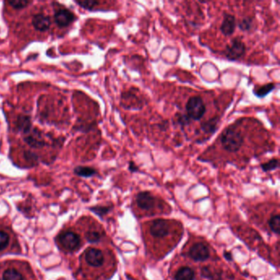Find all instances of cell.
<instances>
[{"label": "cell", "mask_w": 280, "mask_h": 280, "mask_svg": "<svg viewBox=\"0 0 280 280\" xmlns=\"http://www.w3.org/2000/svg\"><path fill=\"white\" fill-rule=\"evenodd\" d=\"M221 146L229 153H237L244 143V136L237 128V125L232 124L226 127L220 137Z\"/></svg>", "instance_id": "6da1fadb"}, {"label": "cell", "mask_w": 280, "mask_h": 280, "mask_svg": "<svg viewBox=\"0 0 280 280\" xmlns=\"http://www.w3.org/2000/svg\"><path fill=\"white\" fill-rule=\"evenodd\" d=\"M206 106L201 96L190 97L186 105V113L193 121H200L206 114Z\"/></svg>", "instance_id": "7a4b0ae2"}, {"label": "cell", "mask_w": 280, "mask_h": 280, "mask_svg": "<svg viewBox=\"0 0 280 280\" xmlns=\"http://www.w3.org/2000/svg\"><path fill=\"white\" fill-rule=\"evenodd\" d=\"M45 137L46 134L41 129H39L38 127H33L28 133L22 136V141L30 148L32 150H41L51 145L46 141Z\"/></svg>", "instance_id": "3957f363"}, {"label": "cell", "mask_w": 280, "mask_h": 280, "mask_svg": "<svg viewBox=\"0 0 280 280\" xmlns=\"http://www.w3.org/2000/svg\"><path fill=\"white\" fill-rule=\"evenodd\" d=\"M57 242L65 251L68 252H76L81 247L79 235L71 230L61 232L57 237Z\"/></svg>", "instance_id": "277c9868"}, {"label": "cell", "mask_w": 280, "mask_h": 280, "mask_svg": "<svg viewBox=\"0 0 280 280\" xmlns=\"http://www.w3.org/2000/svg\"><path fill=\"white\" fill-rule=\"evenodd\" d=\"M53 17L54 22L56 23V26L60 29L67 28V27H70L77 20V16L74 12L64 7H56L55 11H54Z\"/></svg>", "instance_id": "5b68a950"}, {"label": "cell", "mask_w": 280, "mask_h": 280, "mask_svg": "<svg viewBox=\"0 0 280 280\" xmlns=\"http://www.w3.org/2000/svg\"><path fill=\"white\" fill-rule=\"evenodd\" d=\"M247 47L242 39L239 37L232 39L231 42L225 47L224 56L229 61H237L246 55Z\"/></svg>", "instance_id": "8992f818"}, {"label": "cell", "mask_w": 280, "mask_h": 280, "mask_svg": "<svg viewBox=\"0 0 280 280\" xmlns=\"http://www.w3.org/2000/svg\"><path fill=\"white\" fill-rule=\"evenodd\" d=\"M32 117L29 113H19L14 121V132L20 133L21 136L28 133L33 128Z\"/></svg>", "instance_id": "52a82bcc"}, {"label": "cell", "mask_w": 280, "mask_h": 280, "mask_svg": "<svg viewBox=\"0 0 280 280\" xmlns=\"http://www.w3.org/2000/svg\"><path fill=\"white\" fill-rule=\"evenodd\" d=\"M84 260L88 266L94 268H99L105 263V256L101 250L90 247L85 251Z\"/></svg>", "instance_id": "ba28073f"}, {"label": "cell", "mask_w": 280, "mask_h": 280, "mask_svg": "<svg viewBox=\"0 0 280 280\" xmlns=\"http://www.w3.org/2000/svg\"><path fill=\"white\" fill-rule=\"evenodd\" d=\"M169 222L163 219L153 221L150 227V233L155 238H164L169 233Z\"/></svg>", "instance_id": "9c48e42d"}, {"label": "cell", "mask_w": 280, "mask_h": 280, "mask_svg": "<svg viewBox=\"0 0 280 280\" xmlns=\"http://www.w3.org/2000/svg\"><path fill=\"white\" fill-rule=\"evenodd\" d=\"M190 258L195 261H206L211 256L209 247L203 242H196L192 245L188 252Z\"/></svg>", "instance_id": "30bf717a"}, {"label": "cell", "mask_w": 280, "mask_h": 280, "mask_svg": "<svg viewBox=\"0 0 280 280\" xmlns=\"http://www.w3.org/2000/svg\"><path fill=\"white\" fill-rule=\"evenodd\" d=\"M31 25L36 31L46 32L51 29L52 20L49 15L45 14L44 12H38L33 15L31 18Z\"/></svg>", "instance_id": "8fae6325"}, {"label": "cell", "mask_w": 280, "mask_h": 280, "mask_svg": "<svg viewBox=\"0 0 280 280\" xmlns=\"http://www.w3.org/2000/svg\"><path fill=\"white\" fill-rule=\"evenodd\" d=\"M136 202L140 209L143 211H151L156 206V198L151 192H141L136 196Z\"/></svg>", "instance_id": "7c38bea8"}, {"label": "cell", "mask_w": 280, "mask_h": 280, "mask_svg": "<svg viewBox=\"0 0 280 280\" xmlns=\"http://www.w3.org/2000/svg\"><path fill=\"white\" fill-rule=\"evenodd\" d=\"M236 27H237V22L235 16L229 13H225L224 15L223 22L221 26V33L225 36H232V34L234 33Z\"/></svg>", "instance_id": "4fadbf2b"}, {"label": "cell", "mask_w": 280, "mask_h": 280, "mask_svg": "<svg viewBox=\"0 0 280 280\" xmlns=\"http://www.w3.org/2000/svg\"><path fill=\"white\" fill-rule=\"evenodd\" d=\"M221 118L219 116L211 117L201 124V130L206 134H214L218 130Z\"/></svg>", "instance_id": "5bb4252c"}, {"label": "cell", "mask_w": 280, "mask_h": 280, "mask_svg": "<svg viewBox=\"0 0 280 280\" xmlns=\"http://www.w3.org/2000/svg\"><path fill=\"white\" fill-rule=\"evenodd\" d=\"M97 170L91 166H78L73 168V173L76 176L85 178L94 177L95 175L97 174Z\"/></svg>", "instance_id": "9a60e30c"}, {"label": "cell", "mask_w": 280, "mask_h": 280, "mask_svg": "<svg viewBox=\"0 0 280 280\" xmlns=\"http://www.w3.org/2000/svg\"><path fill=\"white\" fill-rule=\"evenodd\" d=\"M175 280H195V272L190 267H182L176 272Z\"/></svg>", "instance_id": "2e32d148"}, {"label": "cell", "mask_w": 280, "mask_h": 280, "mask_svg": "<svg viewBox=\"0 0 280 280\" xmlns=\"http://www.w3.org/2000/svg\"><path fill=\"white\" fill-rule=\"evenodd\" d=\"M74 2L82 9L89 12L97 11L96 7L101 4V2L98 0H75Z\"/></svg>", "instance_id": "e0dca14e"}, {"label": "cell", "mask_w": 280, "mask_h": 280, "mask_svg": "<svg viewBox=\"0 0 280 280\" xmlns=\"http://www.w3.org/2000/svg\"><path fill=\"white\" fill-rule=\"evenodd\" d=\"M2 280H24L22 274L17 269L7 268L3 271L2 276Z\"/></svg>", "instance_id": "ac0fdd59"}, {"label": "cell", "mask_w": 280, "mask_h": 280, "mask_svg": "<svg viewBox=\"0 0 280 280\" xmlns=\"http://www.w3.org/2000/svg\"><path fill=\"white\" fill-rule=\"evenodd\" d=\"M23 159L28 165L33 167L36 166L40 163V156L36 152L32 151H24L22 154Z\"/></svg>", "instance_id": "d6986e66"}, {"label": "cell", "mask_w": 280, "mask_h": 280, "mask_svg": "<svg viewBox=\"0 0 280 280\" xmlns=\"http://www.w3.org/2000/svg\"><path fill=\"white\" fill-rule=\"evenodd\" d=\"M276 86L275 83H269V84L264 85V86H261V87H259V88L255 90L254 94L258 98H265L267 95L271 93V91L276 89Z\"/></svg>", "instance_id": "ffe728a7"}, {"label": "cell", "mask_w": 280, "mask_h": 280, "mask_svg": "<svg viewBox=\"0 0 280 280\" xmlns=\"http://www.w3.org/2000/svg\"><path fill=\"white\" fill-rule=\"evenodd\" d=\"M33 1L31 0H12L8 1L7 4L12 7V9L20 11V10L26 9L30 7L31 4H33Z\"/></svg>", "instance_id": "44dd1931"}, {"label": "cell", "mask_w": 280, "mask_h": 280, "mask_svg": "<svg viewBox=\"0 0 280 280\" xmlns=\"http://www.w3.org/2000/svg\"><path fill=\"white\" fill-rule=\"evenodd\" d=\"M237 26L241 31L245 32L252 31L254 27V18L251 17H243L237 22Z\"/></svg>", "instance_id": "7402d4cb"}, {"label": "cell", "mask_w": 280, "mask_h": 280, "mask_svg": "<svg viewBox=\"0 0 280 280\" xmlns=\"http://www.w3.org/2000/svg\"><path fill=\"white\" fill-rule=\"evenodd\" d=\"M103 234L100 231L96 229L88 230L86 233V238L91 243H97L101 242Z\"/></svg>", "instance_id": "603a6c76"}, {"label": "cell", "mask_w": 280, "mask_h": 280, "mask_svg": "<svg viewBox=\"0 0 280 280\" xmlns=\"http://www.w3.org/2000/svg\"><path fill=\"white\" fill-rule=\"evenodd\" d=\"M175 124L179 125L182 129L185 127L189 126L192 120L187 116V113H177L175 115Z\"/></svg>", "instance_id": "cb8c5ba5"}, {"label": "cell", "mask_w": 280, "mask_h": 280, "mask_svg": "<svg viewBox=\"0 0 280 280\" xmlns=\"http://www.w3.org/2000/svg\"><path fill=\"white\" fill-rule=\"evenodd\" d=\"M279 166H280V161L278 159H271L266 163L261 164V168L264 172H271V171L277 169Z\"/></svg>", "instance_id": "d4e9b609"}, {"label": "cell", "mask_w": 280, "mask_h": 280, "mask_svg": "<svg viewBox=\"0 0 280 280\" xmlns=\"http://www.w3.org/2000/svg\"><path fill=\"white\" fill-rule=\"evenodd\" d=\"M269 226H270V228H271V231L276 233V234L279 235L280 232V215H276V216H273L270 219L269 221Z\"/></svg>", "instance_id": "484cf974"}, {"label": "cell", "mask_w": 280, "mask_h": 280, "mask_svg": "<svg viewBox=\"0 0 280 280\" xmlns=\"http://www.w3.org/2000/svg\"><path fill=\"white\" fill-rule=\"evenodd\" d=\"M10 235L8 232L3 230H0V252L7 249L10 243Z\"/></svg>", "instance_id": "4316f807"}, {"label": "cell", "mask_w": 280, "mask_h": 280, "mask_svg": "<svg viewBox=\"0 0 280 280\" xmlns=\"http://www.w3.org/2000/svg\"><path fill=\"white\" fill-rule=\"evenodd\" d=\"M111 209L112 207H110V206H95L91 208V211H93L94 213L96 214L97 216L103 217L111 211Z\"/></svg>", "instance_id": "83f0119b"}, {"label": "cell", "mask_w": 280, "mask_h": 280, "mask_svg": "<svg viewBox=\"0 0 280 280\" xmlns=\"http://www.w3.org/2000/svg\"><path fill=\"white\" fill-rule=\"evenodd\" d=\"M201 275L202 278L207 279V280H214V279H215L213 272L207 266H203L201 268Z\"/></svg>", "instance_id": "f1b7e54d"}, {"label": "cell", "mask_w": 280, "mask_h": 280, "mask_svg": "<svg viewBox=\"0 0 280 280\" xmlns=\"http://www.w3.org/2000/svg\"><path fill=\"white\" fill-rule=\"evenodd\" d=\"M128 170L131 172H138L140 171L139 167L133 161H130L128 163Z\"/></svg>", "instance_id": "f546056e"}, {"label": "cell", "mask_w": 280, "mask_h": 280, "mask_svg": "<svg viewBox=\"0 0 280 280\" xmlns=\"http://www.w3.org/2000/svg\"><path fill=\"white\" fill-rule=\"evenodd\" d=\"M224 258L226 259L227 261H232V253H231V252H226V251H225V252H224Z\"/></svg>", "instance_id": "4dcf8cb0"}]
</instances>
